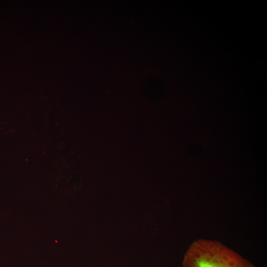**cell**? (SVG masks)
<instances>
[{
  "instance_id": "cell-1",
  "label": "cell",
  "mask_w": 267,
  "mask_h": 267,
  "mask_svg": "<svg viewBox=\"0 0 267 267\" xmlns=\"http://www.w3.org/2000/svg\"><path fill=\"white\" fill-rule=\"evenodd\" d=\"M182 267H255L250 261L222 242L198 239L185 252Z\"/></svg>"
}]
</instances>
